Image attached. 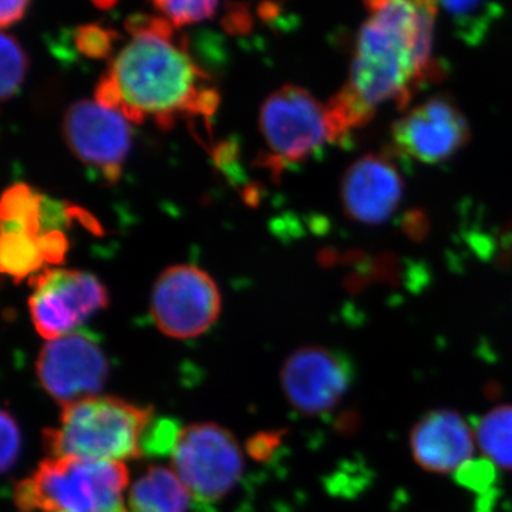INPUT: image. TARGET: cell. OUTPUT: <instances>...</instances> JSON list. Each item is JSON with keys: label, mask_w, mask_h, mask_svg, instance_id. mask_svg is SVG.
Returning a JSON list of instances; mask_svg holds the SVG:
<instances>
[{"label": "cell", "mask_w": 512, "mask_h": 512, "mask_svg": "<svg viewBox=\"0 0 512 512\" xmlns=\"http://www.w3.org/2000/svg\"><path fill=\"white\" fill-rule=\"evenodd\" d=\"M173 23L157 16H130L131 40L117 53L96 89V101L133 123L151 117L173 126L181 114L210 119L220 96L210 77L175 35Z\"/></svg>", "instance_id": "7a4b0ae2"}, {"label": "cell", "mask_w": 512, "mask_h": 512, "mask_svg": "<svg viewBox=\"0 0 512 512\" xmlns=\"http://www.w3.org/2000/svg\"><path fill=\"white\" fill-rule=\"evenodd\" d=\"M119 39L113 30L100 25H84L77 29L74 43L83 56L90 59H104L113 53L114 43Z\"/></svg>", "instance_id": "d6986e66"}, {"label": "cell", "mask_w": 512, "mask_h": 512, "mask_svg": "<svg viewBox=\"0 0 512 512\" xmlns=\"http://www.w3.org/2000/svg\"><path fill=\"white\" fill-rule=\"evenodd\" d=\"M476 434L460 413L431 410L412 429L410 450L423 470L436 474L456 473L473 458Z\"/></svg>", "instance_id": "5bb4252c"}, {"label": "cell", "mask_w": 512, "mask_h": 512, "mask_svg": "<svg viewBox=\"0 0 512 512\" xmlns=\"http://www.w3.org/2000/svg\"><path fill=\"white\" fill-rule=\"evenodd\" d=\"M94 5L99 9H111L114 5H116L117 0H92Z\"/></svg>", "instance_id": "d4e9b609"}, {"label": "cell", "mask_w": 512, "mask_h": 512, "mask_svg": "<svg viewBox=\"0 0 512 512\" xmlns=\"http://www.w3.org/2000/svg\"><path fill=\"white\" fill-rule=\"evenodd\" d=\"M424 9L429 10L434 16L446 13L453 19H467L478 10L483 9L490 0H416Z\"/></svg>", "instance_id": "7402d4cb"}, {"label": "cell", "mask_w": 512, "mask_h": 512, "mask_svg": "<svg viewBox=\"0 0 512 512\" xmlns=\"http://www.w3.org/2000/svg\"><path fill=\"white\" fill-rule=\"evenodd\" d=\"M32 284L30 316L47 342L76 332L84 320L109 305L106 286L87 272L49 269L33 278Z\"/></svg>", "instance_id": "ba28073f"}, {"label": "cell", "mask_w": 512, "mask_h": 512, "mask_svg": "<svg viewBox=\"0 0 512 512\" xmlns=\"http://www.w3.org/2000/svg\"><path fill=\"white\" fill-rule=\"evenodd\" d=\"M30 0H2L0 3V26L8 29L16 25L28 12Z\"/></svg>", "instance_id": "603a6c76"}, {"label": "cell", "mask_w": 512, "mask_h": 512, "mask_svg": "<svg viewBox=\"0 0 512 512\" xmlns=\"http://www.w3.org/2000/svg\"><path fill=\"white\" fill-rule=\"evenodd\" d=\"M127 507L128 512H187L194 500L173 468L153 466L130 488Z\"/></svg>", "instance_id": "9a60e30c"}, {"label": "cell", "mask_w": 512, "mask_h": 512, "mask_svg": "<svg viewBox=\"0 0 512 512\" xmlns=\"http://www.w3.org/2000/svg\"><path fill=\"white\" fill-rule=\"evenodd\" d=\"M476 440L495 467L512 470V406L495 407L476 423Z\"/></svg>", "instance_id": "2e32d148"}, {"label": "cell", "mask_w": 512, "mask_h": 512, "mask_svg": "<svg viewBox=\"0 0 512 512\" xmlns=\"http://www.w3.org/2000/svg\"><path fill=\"white\" fill-rule=\"evenodd\" d=\"M0 427H2V471L8 473L15 467L20 456L22 434H20L19 424L15 416L6 409L2 410Z\"/></svg>", "instance_id": "44dd1931"}, {"label": "cell", "mask_w": 512, "mask_h": 512, "mask_svg": "<svg viewBox=\"0 0 512 512\" xmlns=\"http://www.w3.org/2000/svg\"><path fill=\"white\" fill-rule=\"evenodd\" d=\"M355 380L352 359L339 350L305 346L285 360L282 389L293 409L322 416L338 407Z\"/></svg>", "instance_id": "30bf717a"}, {"label": "cell", "mask_w": 512, "mask_h": 512, "mask_svg": "<svg viewBox=\"0 0 512 512\" xmlns=\"http://www.w3.org/2000/svg\"><path fill=\"white\" fill-rule=\"evenodd\" d=\"M470 136L466 116L447 97L424 101L393 127L397 154L424 164L450 160L467 146Z\"/></svg>", "instance_id": "7c38bea8"}, {"label": "cell", "mask_w": 512, "mask_h": 512, "mask_svg": "<svg viewBox=\"0 0 512 512\" xmlns=\"http://www.w3.org/2000/svg\"><path fill=\"white\" fill-rule=\"evenodd\" d=\"M366 19L353 49L348 82L328 107L342 140L366 126L383 104L404 109L441 73L433 60L436 16L416 0H363Z\"/></svg>", "instance_id": "6da1fadb"}, {"label": "cell", "mask_w": 512, "mask_h": 512, "mask_svg": "<svg viewBox=\"0 0 512 512\" xmlns=\"http://www.w3.org/2000/svg\"><path fill=\"white\" fill-rule=\"evenodd\" d=\"M151 3L177 29L211 19L218 6V0H151Z\"/></svg>", "instance_id": "ac0fdd59"}, {"label": "cell", "mask_w": 512, "mask_h": 512, "mask_svg": "<svg viewBox=\"0 0 512 512\" xmlns=\"http://www.w3.org/2000/svg\"><path fill=\"white\" fill-rule=\"evenodd\" d=\"M126 464L120 461L50 457L16 485L22 512H128Z\"/></svg>", "instance_id": "277c9868"}, {"label": "cell", "mask_w": 512, "mask_h": 512, "mask_svg": "<svg viewBox=\"0 0 512 512\" xmlns=\"http://www.w3.org/2000/svg\"><path fill=\"white\" fill-rule=\"evenodd\" d=\"M0 56H2L0 57V62H2L0 94H2V101L5 103L19 92L29 69V60L18 39L15 36L8 35V33H2Z\"/></svg>", "instance_id": "e0dca14e"}, {"label": "cell", "mask_w": 512, "mask_h": 512, "mask_svg": "<svg viewBox=\"0 0 512 512\" xmlns=\"http://www.w3.org/2000/svg\"><path fill=\"white\" fill-rule=\"evenodd\" d=\"M259 126L269 148L262 164L269 170L281 171L285 165L308 160L326 144L342 143L328 104L293 84L264 101Z\"/></svg>", "instance_id": "5b68a950"}, {"label": "cell", "mask_w": 512, "mask_h": 512, "mask_svg": "<svg viewBox=\"0 0 512 512\" xmlns=\"http://www.w3.org/2000/svg\"><path fill=\"white\" fill-rule=\"evenodd\" d=\"M173 470L194 500L195 510L215 512L244 474V454L234 434L214 423H195L178 433Z\"/></svg>", "instance_id": "8992f818"}, {"label": "cell", "mask_w": 512, "mask_h": 512, "mask_svg": "<svg viewBox=\"0 0 512 512\" xmlns=\"http://www.w3.org/2000/svg\"><path fill=\"white\" fill-rule=\"evenodd\" d=\"M249 23H251V19H249L247 10L235 9L227 13L224 19L225 29L229 30V32H247L249 29Z\"/></svg>", "instance_id": "cb8c5ba5"}, {"label": "cell", "mask_w": 512, "mask_h": 512, "mask_svg": "<svg viewBox=\"0 0 512 512\" xmlns=\"http://www.w3.org/2000/svg\"><path fill=\"white\" fill-rule=\"evenodd\" d=\"M403 190L402 174L393 158L387 153L367 154L343 175V210L359 224H383L399 208Z\"/></svg>", "instance_id": "4fadbf2b"}, {"label": "cell", "mask_w": 512, "mask_h": 512, "mask_svg": "<svg viewBox=\"0 0 512 512\" xmlns=\"http://www.w3.org/2000/svg\"><path fill=\"white\" fill-rule=\"evenodd\" d=\"M153 410L119 397L92 396L63 407L59 426L43 434L52 457L120 461L144 456Z\"/></svg>", "instance_id": "3957f363"}, {"label": "cell", "mask_w": 512, "mask_h": 512, "mask_svg": "<svg viewBox=\"0 0 512 512\" xmlns=\"http://www.w3.org/2000/svg\"><path fill=\"white\" fill-rule=\"evenodd\" d=\"M63 134L74 156L97 168L109 183L119 180L133 136L123 114L97 101H77L64 116Z\"/></svg>", "instance_id": "8fae6325"}, {"label": "cell", "mask_w": 512, "mask_h": 512, "mask_svg": "<svg viewBox=\"0 0 512 512\" xmlns=\"http://www.w3.org/2000/svg\"><path fill=\"white\" fill-rule=\"evenodd\" d=\"M454 478L458 484L463 485L467 490L477 494H485L493 490L495 480H497V471L495 466L488 458H480L474 460L471 458L466 464H463L456 473Z\"/></svg>", "instance_id": "ffe728a7"}, {"label": "cell", "mask_w": 512, "mask_h": 512, "mask_svg": "<svg viewBox=\"0 0 512 512\" xmlns=\"http://www.w3.org/2000/svg\"><path fill=\"white\" fill-rule=\"evenodd\" d=\"M150 311L157 328L170 338H197L220 316V291L197 266H171L154 285Z\"/></svg>", "instance_id": "52a82bcc"}, {"label": "cell", "mask_w": 512, "mask_h": 512, "mask_svg": "<svg viewBox=\"0 0 512 512\" xmlns=\"http://www.w3.org/2000/svg\"><path fill=\"white\" fill-rule=\"evenodd\" d=\"M109 370V359L99 340L84 332L49 340L36 360L37 380L63 407L97 396Z\"/></svg>", "instance_id": "9c48e42d"}]
</instances>
